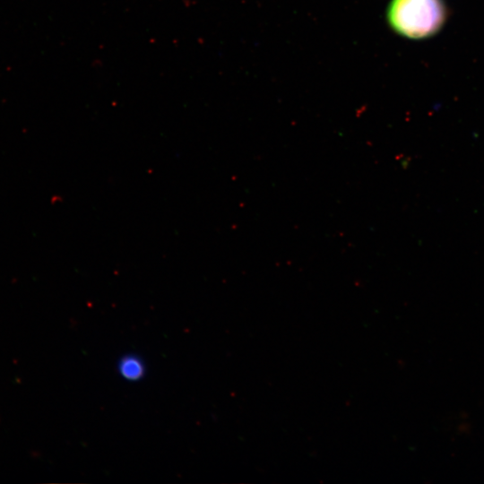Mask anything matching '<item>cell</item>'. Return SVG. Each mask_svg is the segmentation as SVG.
I'll list each match as a JSON object with an SVG mask.
<instances>
[{"instance_id": "cell-1", "label": "cell", "mask_w": 484, "mask_h": 484, "mask_svg": "<svg viewBox=\"0 0 484 484\" xmlns=\"http://www.w3.org/2000/svg\"><path fill=\"white\" fill-rule=\"evenodd\" d=\"M446 16L442 0H392L387 10L392 29L411 39L434 36L444 26Z\"/></svg>"}, {"instance_id": "cell-2", "label": "cell", "mask_w": 484, "mask_h": 484, "mask_svg": "<svg viewBox=\"0 0 484 484\" xmlns=\"http://www.w3.org/2000/svg\"><path fill=\"white\" fill-rule=\"evenodd\" d=\"M120 374L128 380H138L144 373V367L136 356L124 357L119 363Z\"/></svg>"}]
</instances>
